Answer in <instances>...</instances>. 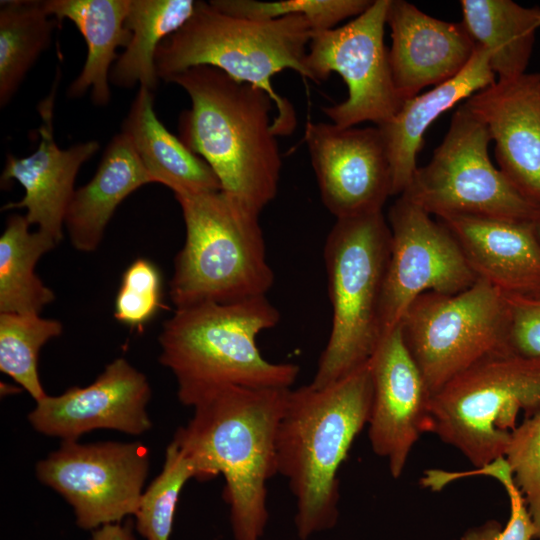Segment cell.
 Instances as JSON below:
<instances>
[{"label":"cell","instance_id":"obj_4","mask_svg":"<svg viewBox=\"0 0 540 540\" xmlns=\"http://www.w3.org/2000/svg\"><path fill=\"white\" fill-rule=\"evenodd\" d=\"M279 321L266 296L176 309L158 341L159 362L175 376L179 401L193 408L227 387L291 388L299 366L268 361L256 342Z\"/></svg>","mask_w":540,"mask_h":540},{"label":"cell","instance_id":"obj_10","mask_svg":"<svg viewBox=\"0 0 540 540\" xmlns=\"http://www.w3.org/2000/svg\"><path fill=\"white\" fill-rule=\"evenodd\" d=\"M490 142L485 124L463 103L430 161L417 167L400 195L435 218L470 215L533 221L539 208L492 163Z\"/></svg>","mask_w":540,"mask_h":540},{"label":"cell","instance_id":"obj_3","mask_svg":"<svg viewBox=\"0 0 540 540\" xmlns=\"http://www.w3.org/2000/svg\"><path fill=\"white\" fill-rule=\"evenodd\" d=\"M372 394L369 361L325 387L288 392L276 432V468L295 497L301 540L337 522L338 471L368 424Z\"/></svg>","mask_w":540,"mask_h":540},{"label":"cell","instance_id":"obj_18","mask_svg":"<svg viewBox=\"0 0 540 540\" xmlns=\"http://www.w3.org/2000/svg\"><path fill=\"white\" fill-rule=\"evenodd\" d=\"M464 104L487 127L498 168L540 208V73L496 80Z\"/></svg>","mask_w":540,"mask_h":540},{"label":"cell","instance_id":"obj_17","mask_svg":"<svg viewBox=\"0 0 540 540\" xmlns=\"http://www.w3.org/2000/svg\"><path fill=\"white\" fill-rule=\"evenodd\" d=\"M55 80L51 93L38 106L41 125L37 149L28 156L8 155L1 174V182L16 180L25 191L18 202H10L2 211L26 209L30 226L51 237L57 244L64 235V222L75 192L74 184L81 166L100 148L96 140H89L60 148L53 133V110L57 88Z\"/></svg>","mask_w":540,"mask_h":540},{"label":"cell","instance_id":"obj_7","mask_svg":"<svg viewBox=\"0 0 540 540\" xmlns=\"http://www.w3.org/2000/svg\"><path fill=\"white\" fill-rule=\"evenodd\" d=\"M391 233L383 211L337 219L324 244L331 331L310 384L330 385L365 365L382 337Z\"/></svg>","mask_w":540,"mask_h":540},{"label":"cell","instance_id":"obj_37","mask_svg":"<svg viewBox=\"0 0 540 540\" xmlns=\"http://www.w3.org/2000/svg\"><path fill=\"white\" fill-rule=\"evenodd\" d=\"M532 225H533V230H534L535 236H536L538 242L540 243V208L538 210V213H537L536 217L532 221Z\"/></svg>","mask_w":540,"mask_h":540},{"label":"cell","instance_id":"obj_6","mask_svg":"<svg viewBox=\"0 0 540 540\" xmlns=\"http://www.w3.org/2000/svg\"><path fill=\"white\" fill-rule=\"evenodd\" d=\"M174 197L186 231L169 283L176 309L266 296L274 273L260 214L221 190Z\"/></svg>","mask_w":540,"mask_h":540},{"label":"cell","instance_id":"obj_1","mask_svg":"<svg viewBox=\"0 0 540 540\" xmlns=\"http://www.w3.org/2000/svg\"><path fill=\"white\" fill-rule=\"evenodd\" d=\"M288 389L227 387L193 407L172 441L197 480L221 474L235 540H261L268 522L267 482L277 474L276 432Z\"/></svg>","mask_w":540,"mask_h":540},{"label":"cell","instance_id":"obj_26","mask_svg":"<svg viewBox=\"0 0 540 540\" xmlns=\"http://www.w3.org/2000/svg\"><path fill=\"white\" fill-rule=\"evenodd\" d=\"M198 0H130L125 25L131 38L111 68L110 84L154 91L159 82L155 56L159 45L194 14Z\"/></svg>","mask_w":540,"mask_h":540},{"label":"cell","instance_id":"obj_34","mask_svg":"<svg viewBox=\"0 0 540 540\" xmlns=\"http://www.w3.org/2000/svg\"><path fill=\"white\" fill-rule=\"evenodd\" d=\"M471 475H485L495 478L505 489L510 502V516L504 528L492 520L484 525L469 529L461 540H532L535 528L525 500L515 484L510 467L504 457L475 471L444 472L446 483Z\"/></svg>","mask_w":540,"mask_h":540},{"label":"cell","instance_id":"obj_27","mask_svg":"<svg viewBox=\"0 0 540 540\" xmlns=\"http://www.w3.org/2000/svg\"><path fill=\"white\" fill-rule=\"evenodd\" d=\"M29 227L25 215L12 214L0 236V313L40 314L55 300L35 267L58 244L39 230L31 232Z\"/></svg>","mask_w":540,"mask_h":540},{"label":"cell","instance_id":"obj_35","mask_svg":"<svg viewBox=\"0 0 540 540\" xmlns=\"http://www.w3.org/2000/svg\"><path fill=\"white\" fill-rule=\"evenodd\" d=\"M505 297L508 310L507 353L540 359V292L505 293Z\"/></svg>","mask_w":540,"mask_h":540},{"label":"cell","instance_id":"obj_11","mask_svg":"<svg viewBox=\"0 0 540 540\" xmlns=\"http://www.w3.org/2000/svg\"><path fill=\"white\" fill-rule=\"evenodd\" d=\"M389 4L390 0H374L343 26L312 32L305 61L308 79L320 83L336 72L348 89L344 101L322 108L341 128L363 122L381 126L404 102L396 90L384 42Z\"/></svg>","mask_w":540,"mask_h":540},{"label":"cell","instance_id":"obj_28","mask_svg":"<svg viewBox=\"0 0 540 540\" xmlns=\"http://www.w3.org/2000/svg\"><path fill=\"white\" fill-rule=\"evenodd\" d=\"M59 22L43 1L9 0L0 4V106H6L52 41Z\"/></svg>","mask_w":540,"mask_h":540},{"label":"cell","instance_id":"obj_21","mask_svg":"<svg viewBox=\"0 0 540 540\" xmlns=\"http://www.w3.org/2000/svg\"><path fill=\"white\" fill-rule=\"evenodd\" d=\"M485 49L476 45L467 66L450 80L407 99L395 116L379 127L392 171V195L408 187L415 170L424 134L445 111L496 82Z\"/></svg>","mask_w":540,"mask_h":540},{"label":"cell","instance_id":"obj_32","mask_svg":"<svg viewBox=\"0 0 540 540\" xmlns=\"http://www.w3.org/2000/svg\"><path fill=\"white\" fill-rule=\"evenodd\" d=\"M162 307V278L150 260L138 258L124 271L115 298L114 317L130 328L141 329Z\"/></svg>","mask_w":540,"mask_h":540},{"label":"cell","instance_id":"obj_19","mask_svg":"<svg viewBox=\"0 0 540 540\" xmlns=\"http://www.w3.org/2000/svg\"><path fill=\"white\" fill-rule=\"evenodd\" d=\"M387 25L392 78L403 101L456 76L476 49L462 22L432 17L404 0H390Z\"/></svg>","mask_w":540,"mask_h":540},{"label":"cell","instance_id":"obj_23","mask_svg":"<svg viewBox=\"0 0 540 540\" xmlns=\"http://www.w3.org/2000/svg\"><path fill=\"white\" fill-rule=\"evenodd\" d=\"M152 91L139 90L122 124L140 161L152 177L176 194H194L221 190L211 167L173 135L154 111Z\"/></svg>","mask_w":540,"mask_h":540},{"label":"cell","instance_id":"obj_15","mask_svg":"<svg viewBox=\"0 0 540 540\" xmlns=\"http://www.w3.org/2000/svg\"><path fill=\"white\" fill-rule=\"evenodd\" d=\"M372 404L368 436L374 453L399 478L421 434L431 432L432 394L398 325L383 335L369 360Z\"/></svg>","mask_w":540,"mask_h":540},{"label":"cell","instance_id":"obj_29","mask_svg":"<svg viewBox=\"0 0 540 540\" xmlns=\"http://www.w3.org/2000/svg\"><path fill=\"white\" fill-rule=\"evenodd\" d=\"M62 331L60 321L40 314L0 313V370L35 402L47 395L38 373L39 352Z\"/></svg>","mask_w":540,"mask_h":540},{"label":"cell","instance_id":"obj_9","mask_svg":"<svg viewBox=\"0 0 540 540\" xmlns=\"http://www.w3.org/2000/svg\"><path fill=\"white\" fill-rule=\"evenodd\" d=\"M399 326L432 395L482 359L508 354L505 293L480 278L456 294L420 295Z\"/></svg>","mask_w":540,"mask_h":540},{"label":"cell","instance_id":"obj_22","mask_svg":"<svg viewBox=\"0 0 540 540\" xmlns=\"http://www.w3.org/2000/svg\"><path fill=\"white\" fill-rule=\"evenodd\" d=\"M154 183L127 136L120 132L107 145L92 179L75 190L64 228L72 246L95 251L120 203L143 185Z\"/></svg>","mask_w":540,"mask_h":540},{"label":"cell","instance_id":"obj_5","mask_svg":"<svg viewBox=\"0 0 540 540\" xmlns=\"http://www.w3.org/2000/svg\"><path fill=\"white\" fill-rule=\"evenodd\" d=\"M311 36V25L301 15L251 20L198 1L192 17L159 45L155 64L159 78L165 81L189 68L206 65L265 91L277 110L272 120L274 134L288 136L296 128V112L275 91L272 78L291 69L308 79L305 61Z\"/></svg>","mask_w":540,"mask_h":540},{"label":"cell","instance_id":"obj_8","mask_svg":"<svg viewBox=\"0 0 540 540\" xmlns=\"http://www.w3.org/2000/svg\"><path fill=\"white\" fill-rule=\"evenodd\" d=\"M540 411V359L494 354L432 395V429L477 469L504 457L520 412Z\"/></svg>","mask_w":540,"mask_h":540},{"label":"cell","instance_id":"obj_12","mask_svg":"<svg viewBox=\"0 0 540 540\" xmlns=\"http://www.w3.org/2000/svg\"><path fill=\"white\" fill-rule=\"evenodd\" d=\"M149 466L140 442L68 440L36 464L35 474L73 508L79 528L93 531L135 515Z\"/></svg>","mask_w":540,"mask_h":540},{"label":"cell","instance_id":"obj_25","mask_svg":"<svg viewBox=\"0 0 540 540\" xmlns=\"http://www.w3.org/2000/svg\"><path fill=\"white\" fill-rule=\"evenodd\" d=\"M462 24L475 44L485 49L498 81L526 73L540 8H527L512 0H461Z\"/></svg>","mask_w":540,"mask_h":540},{"label":"cell","instance_id":"obj_24","mask_svg":"<svg viewBox=\"0 0 540 540\" xmlns=\"http://www.w3.org/2000/svg\"><path fill=\"white\" fill-rule=\"evenodd\" d=\"M129 4L130 0L43 1L47 13L58 22H73L87 44L85 63L67 89L68 97L79 98L89 91L94 105L110 102L109 74L119 57L118 48H125L131 38L125 25Z\"/></svg>","mask_w":540,"mask_h":540},{"label":"cell","instance_id":"obj_33","mask_svg":"<svg viewBox=\"0 0 540 540\" xmlns=\"http://www.w3.org/2000/svg\"><path fill=\"white\" fill-rule=\"evenodd\" d=\"M540 540V411L525 418L511 435L505 456Z\"/></svg>","mask_w":540,"mask_h":540},{"label":"cell","instance_id":"obj_36","mask_svg":"<svg viewBox=\"0 0 540 540\" xmlns=\"http://www.w3.org/2000/svg\"><path fill=\"white\" fill-rule=\"evenodd\" d=\"M91 540H135L129 523H113L92 531Z\"/></svg>","mask_w":540,"mask_h":540},{"label":"cell","instance_id":"obj_31","mask_svg":"<svg viewBox=\"0 0 540 540\" xmlns=\"http://www.w3.org/2000/svg\"><path fill=\"white\" fill-rule=\"evenodd\" d=\"M372 0H211L217 10L251 20H273L290 15L304 16L312 32L324 31L366 11Z\"/></svg>","mask_w":540,"mask_h":540},{"label":"cell","instance_id":"obj_13","mask_svg":"<svg viewBox=\"0 0 540 540\" xmlns=\"http://www.w3.org/2000/svg\"><path fill=\"white\" fill-rule=\"evenodd\" d=\"M387 221L391 239L381 301L383 335L399 325L420 295L456 294L477 280L450 230L407 197L399 195Z\"/></svg>","mask_w":540,"mask_h":540},{"label":"cell","instance_id":"obj_14","mask_svg":"<svg viewBox=\"0 0 540 540\" xmlns=\"http://www.w3.org/2000/svg\"><path fill=\"white\" fill-rule=\"evenodd\" d=\"M304 142L322 203L336 220L382 211L393 195L391 164L379 127L308 121Z\"/></svg>","mask_w":540,"mask_h":540},{"label":"cell","instance_id":"obj_20","mask_svg":"<svg viewBox=\"0 0 540 540\" xmlns=\"http://www.w3.org/2000/svg\"><path fill=\"white\" fill-rule=\"evenodd\" d=\"M436 219L453 234L477 278L504 293L540 292V243L532 221L470 215Z\"/></svg>","mask_w":540,"mask_h":540},{"label":"cell","instance_id":"obj_2","mask_svg":"<svg viewBox=\"0 0 540 540\" xmlns=\"http://www.w3.org/2000/svg\"><path fill=\"white\" fill-rule=\"evenodd\" d=\"M167 82L182 87L191 100L179 117L181 141L211 167L221 191L260 214L277 195L282 166L272 99L206 65Z\"/></svg>","mask_w":540,"mask_h":540},{"label":"cell","instance_id":"obj_30","mask_svg":"<svg viewBox=\"0 0 540 540\" xmlns=\"http://www.w3.org/2000/svg\"><path fill=\"white\" fill-rule=\"evenodd\" d=\"M192 478L196 479L192 461L171 441L162 470L144 490L134 515L135 528L145 540H169L180 493Z\"/></svg>","mask_w":540,"mask_h":540},{"label":"cell","instance_id":"obj_16","mask_svg":"<svg viewBox=\"0 0 540 540\" xmlns=\"http://www.w3.org/2000/svg\"><path fill=\"white\" fill-rule=\"evenodd\" d=\"M150 398L147 377L121 357L106 365L91 384L36 401L27 418L35 431L62 441H78L97 429L138 436L152 427Z\"/></svg>","mask_w":540,"mask_h":540}]
</instances>
